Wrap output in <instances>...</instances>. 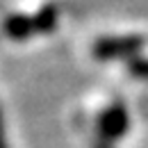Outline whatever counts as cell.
<instances>
[{"label":"cell","mask_w":148,"mask_h":148,"mask_svg":"<svg viewBox=\"0 0 148 148\" xmlns=\"http://www.w3.org/2000/svg\"><path fill=\"white\" fill-rule=\"evenodd\" d=\"M55 18H57L55 7L48 5V7H43L37 16H34V27H39V30H50V27L55 25Z\"/></svg>","instance_id":"obj_3"},{"label":"cell","mask_w":148,"mask_h":148,"mask_svg":"<svg viewBox=\"0 0 148 148\" xmlns=\"http://www.w3.org/2000/svg\"><path fill=\"white\" fill-rule=\"evenodd\" d=\"M32 27H34V21L25 18V16H12V18L5 23L7 34H12V37H16V39L27 37V32H30Z\"/></svg>","instance_id":"obj_2"},{"label":"cell","mask_w":148,"mask_h":148,"mask_svg":"<svg viewBox=\"0 0 148 148\" xmlns=\"http://www.w3.org/2000/svg\"><path fill=\"white\" fill-rule=\"evenodd\" d=\"M141 46L139 39H103L96 50L100 57H116V55H125V53H132Z\"/></svg>","instance_id":"obj_1"}]
</instances>
